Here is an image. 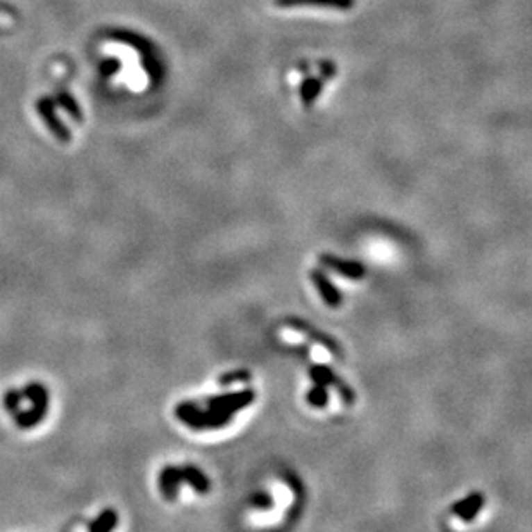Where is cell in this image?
I'll return each instance as SVG.
<instances>
[{
	"mask_svg": "<svg viewBox=\"0 0 532 532\" xmlns=\"http://www.w3.org/2000/svg\"><path fill=\"white\" fill-rule=\"evenodd\" d=\"M488 513V498L477 492L453 503L444 515V527L448 532H472L477 529Z\"/></svg>",
	"mask_w": 532,
	"mask_h": 532,
	"instance_id": "6da1fadb",
	"label": "cell"
},
{
	"mask_svg": "<svg viewBox=\"0 0 532 532\" xmlns=\"http://www.w3.org/2000/svg\"><path fill=\"white\" fill-rule=\"evenodd\" d=\"M175 417L182 422L183 425L190 427L192 431H215V429L225 427L226 424H230L232 418L226 417V415L215 413L211 410H202V408L194 404L192 401H185V403H180L175 408Z\"/></svg>",
	"mask_w": 532,
	"mask_h": 532,
	"instance_id": "7a4b0ae2",
	"label": "cell"
},
{
	"mask_svg": "<svg viewBox=\"0 0 532 532\" xmlns=\"http://www.w3.org/2000/svg\"><path fill=\"white\" fill-rule=\"evenodd\" d=\"M254 398H256V394H254V391H251V389H244V391L239 392H226V394H219L209 399L208 410L215 411V413L226 415V417L232 418L233 413H237V411L244 410V408H247L249 404H253Z\"/></svg>",
	"mask_w": 532,
	"mask_h": 532,
	"instance_id": "3957f363",
	"label": "cell"
},
{
	"mask_svg": "<svg viewBox=\"0 0 532 532\" xmlns=\"http://www.w3.org/2000/svg\"><path fill=\"white\" fill-rule=\"evenodd\" d=\"M26 396L31 399L33 406L26 411H21L17 415V424L21 427H33L37 425L42 418L45 417V411H47V391L45 388H42L40 384H31L26 388Z\"/></svg>",
	"mask_w": 532,
	"mask_h": 532,
	"instance_id": "277c9868",
	"label": "cell"
},
{
	"mask_svg": "<svg viewBox=\"0 0 532 532\" xmlns=\"http://www.w3.org/2000/svg\"><path fill=\"white\" fill-rule=\"evenodd\" d=\"M310 377L317 385H324V388H331V385H333V389H337V392H339V396L342 398L344 403L353 404L354 391L346 382L340 381L339 375H337L331 367H327V365H313V367L310 368Z\"/></svg>",
	"mask_w": 532,
	"mask_h": 532,
	"instance_id": "5b68a950",
	"label": "cell"
},
{
	"mask_svg": "<svg viewBox=\"0 0 532 532\" xmlns=\"http://www.w3.org/2000/svg\"><path fill=\"white\" fill-rule=\"evenodd\" d=\"M320 263L325 268H331L349 280H361L367 275V268H365L363 263L353 260H342V258L333 256V254H322Z\"/></svg>",
	"mask_w": 532,
	"mask_h": 532,
	"instance_id": "8992f818",
	"label": "cell"
},
{
	"mask_svg": "<svg viewBox=\"0 0 532 532\" xmlns=\"http://www.w3.org/2000/svg\"><path fill=\"white\" fill-rule=\"evenodd\" d=\"M311 280H313L315 287H317L318 292H320L322 299L327 303V306H340V303H342V294H340V290L333 285L331 280H329V276L325 275L322 269H313V272H311Z\"/></svg>",
	"mask_w": 532,
	"mask_h": 532,
	"instance_id": "52a82bcc",
	"label": "cell"
},
{
	"mask_svg": "<svg viewBox=\"0 0 532 532\" xmlns=\"http://www.w3.org/2000/svg\"><path fill=\"white\" fill-rule=\"evenodd\" d=\"M182 485V474H180V467L168 465L161 470L159 474V489H161L163 496L168 501H175L178 496V489Z\"/></svg>",
	"mask_w": 532,
	"mask_h": 532,
	"instance_id": "ba28073f",
	"label": "cell"
},
{
	"mask_svg": "<svg viewBox=\"0 0 532 532\" xmlns=\"http://www.w3.org/2000/svg\"><path fill=\"white\" fill-rule=\"evenodd\" d=\"M287 324H289L290 327L296 329V331H301V332L308 333V335H310L313 340H317V342L324 344V346L327 347V349L331 351V353L335 354V356H342V351H340V346H339V344H337V340H333L332 337L327 335V333L317 331V329L311 327V325L306 324V322L299 320V318H289V320H287Z\"/></svg>",
	"mask_w": 532,
	"mask_h": 532,
	"instance_id": "9c48e42d",
	"label": "cell"
},
{
	"mask_svg": "<svg viewBox=\"0 0 532 532\" xmlns=\"http://www.w3.org/2000/svg\"><path fill=\"white\" fill-rule=\"evenodd\" d=\"M38 111H40L42 118L47 122L49 128L52 130V133L56 135L58 138H61L63 142H69V132L65 128V125L61 123V119L58 118V115L54 113V102L51 99H42L38 102Z\"/></svg>",
	"mask_w": 532,
	"mask_h": 532,
	"instance_id": "30bf717a",
	"label": "cell"
},
{
	"mask_svg": "<svg viewBox=\"0 0 532 532\" xmlns=\"http://www.w3.org/2000/svg\"><path fill=\"white\" fill-rule=\"evenodd\" d=\"M180 474H182V482L189 484L199 494H206L211 489V482L206 477L204 472L196 465H183L180 467Z\"/></svg>",
	"mask_w": 532,
	"mask_h": 532,
	"instance_id": "8fae6325",
	"label": "cell"
},
{
	"mask_svg": "<svg viewBox=\"0 0 532 532\" xmlns=\"http://www.w3.org/2000/svg\"><path fill=\"white\" fill-rule=\"evenodd\" d=\"M118 524V513L116 510H104L88 527V532H111Z\"/></svg>",
	"mask_w": 532,
	"mask_h": 532,
	"instance_id": "7c38bea8",
	"label": "cell"
},
{
	"mask_svg": "<svg viewBox=\"0 0 532 532\" xmlns=\"http://www.w3.org/2000/svg\"><path fill=\"white\" fill-rule=\"evenodd\" d=\"M324 83H322L320 78H308L301 85V99H303V104L311 106L315 102V99L320 95Z\"/></svg>",
	"mask_w": 532,
	"mask_h": 532,
	"instance_id": "4fadbf2b",
	"label": "cell"
},
{
	"mask_svg": "<svg viewBox=\"0 0 532 532\" xmlns=\"http://www.w3.org/2000/svg\"><path fill=\"white\" fill-rule=\"evenodd\" d=\"M306 401L308 404H311L313 408H325L329 404L327 388L315 384L313 388L306 392Z\"/></svg>",
	"mask_w": 532,
	"mask_h": 532,
	"instance_id": "5bb4252c",
	"label": "cell"
},
{
	"mask_svg": "<svg viewBox=\"0 0 532 532\" xmlns=\"http://www.w3.org/2000/svg\"><path fill=\"white\" fill-rule=\"evenodd\" d=\"M58 102L63 106V108L66 109L67 115L73 116L76 122H81V113H80V108H78V104L74 102V99L71 97L69 94H65V92H61V94L58 95Z\"/></svg>",
	"mask_w": 532,
	"mask_h": 532,
	"instance_id": "9a60e30c",
	"label": "cell"
},
{
	"mask_svg": "<svg viewBox=\"0 0 532 532\" xmlns=\"http://www.w3.org/2000/svg\"><path fill=\"white\" fill-rule=\"evenodd\" d=\"M251 503H253V506H256V508H272L273 506V499L268 492H258V494H254L253 498H251Z\"/></svg>",
	"mask_w": 532,
	"mask_h": 532,
	"instance_id": "2e32d148",
	"label": "cell"
},
{
	"mask_svg": "<svg viewBox=\"0 0 532 532\" xmlns=\"http://www.w3.org/2000/svg\"><path fill=\"white\" fill-rule=\"evenodd\" d=\"M247 379H249V374H247V372H237V374L223 375V377L219 379V382H222V384H230V382L233 381H247Z\"/></svg>",
	"mask_w": 532,
	"mask_h": 532,
	"instance_id": "e0dca14e",
	"label": "cell"
},
{
	"mask_svg": "<svg viewBox=\"0 0 532 532\" xmlns=\"http://www.w3.org/2000/svg\"><path fill=\"white\" fill-rule=\"evenodd\" d=\"M116 67H118V63L106 61V63H102V73H104V74H111V73H115Z\"/></svg>",
	"mask_w": 532,
	"mask_h": 532,
	"instance_id": "ac0fdd59",
	"label": "cell"
}]
</instances>
